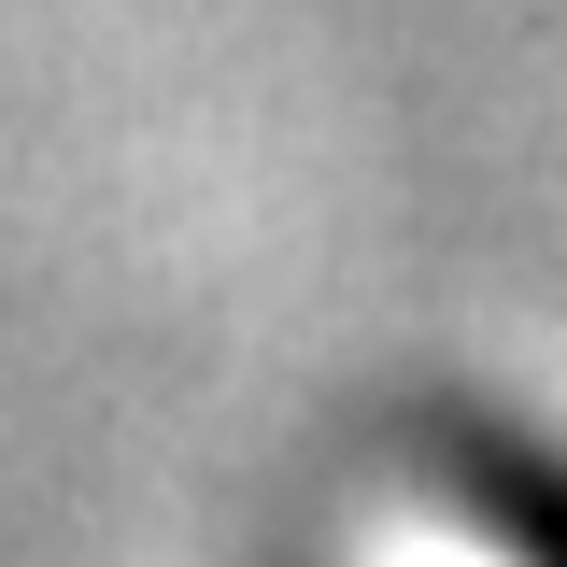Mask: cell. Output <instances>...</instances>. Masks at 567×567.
Wrapping results in <instances>:
<instances>
[{"label":"cell","mask_w":567,"mask_h":567,"mask_svg":"<svg viewBox=\"0 0 567 567\" xmlns=\"http://www.w3.org/2000/svg\"><path fill=\"white\" fill-rule=\"evenodd\" d=\"M454 483H468V511L511 539V567H567V454H525V440L468 425V440H454Z\"/></svg>","instance_id":"6da1fadb"}]
</instances>
